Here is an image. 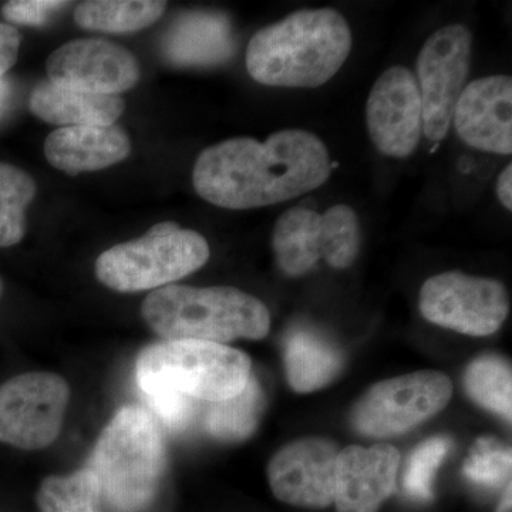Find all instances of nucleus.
Returning <instances> with one entry per match:
<instances>
[{
  "mask_svg": "<svg viewBox=\"0 0 512 512\" xmlns=\"http://www.w3.org/2000/svg\"><path fill=\"white\" fill-rule=\"evenodd\" d=\"M328 148L306 130H281L265 141L231 138L202 151L192 183L205 201L227 210L269 207L328 181Z\"/></svg>",
  "mask_w": 512,
  "mask_h": 512,
  "instance_id": "obj_1",
  "label": "nucleus"
},
{
  "mask_svg": "<svg viewBox=\"0 0 512 512\" xmlns=\"http://www.w3.org/2000/svg\"><path fill=\"white\" fill-rule=\"evenodd\" d=\"M352 50V32L338 10H298L256 32L247 49L255 82L315 89L338 74Z\"/></svg>",
  "mask_w": 512,
  "mask_h": 512,
  "instance_id": "obj_2",
  "label": "nucleus"
},
{
  "mask_svg": "<svg viewBox=\"0 0 512 512\" xmlns=\"http://www.w3.org/2000/svg\"><path fill=\"white\" fill-rule=\"evenodd\" d=\"M141 315L165 340L224 345L237 339H264L271 328L264 302L229 286H164L144 299Z\"/></svg>",
  "mask_w": 512,
  "mask_h": 512,
  "instance_id": "obj_3",
  "label": "nucleus"
},
{
  "mask_svg": "<svg viewBox=\"0 0 512 512\" xmlns=\"http://www.w3.org/2000/svg\"><path fill=\"white\" fill-rule=\"evenodd\" d=\"M165 444L146 409L126 406L101 431L89 466L100 498L116 512H140L153 503L165 471Z\"/></svg>",
  "mask_w": 512,
  "mask_h": 512,
  "instance_id": "obj_4",
  "label": "nucleus"
},
{
  "mask_svg": "<svg viewBox=\"0 0 512 512\" xmlns=\"http://www.w3.org/2000/svg\"><path fill=\"white\" fill-rule=\"evenodd\" d=\"M252 363L241 350L202 340H165L148 346L137 360L143 393L171 390L194 400L215 403L245 389Z\"/></svg>",
  "mask_w": 512,
  "mask_h": 512,
  "instance_id": "obj_5",
  "label": "nucleus"
},
{
  "mask_svg": "<svg viewBox=\"0 0 512 512\" xmlns=\"http://www.w3.org/2000/svg\"><path fill=\"white\" fill-rule=\"evenodd\" d=\"M210 259L207 239L175 222L154 225L143 237L107 249L96 275L113 291H157L198 271Z\"/></svg>",
  "mask_w": 512,
  "mask_h": 512,
  "instance_id": "obj_6",
  "label": "nucleus"
},
{
  "mask_svg": "<svg viewBox=\"0 0 512 512\" xmlns=\"http://www.w3.org/2000/svg\"><path fill=\"white\" fill-rule=\"evenodd\" d=\"M451 396V380L436 370L394 377L376 383L360 397L352 423L365 436H397L436 416Z\"/></svg>",
  "mask_w": 512,
  "mask_h": 512,
  "instance_id": "obj_7",
  "label": "nucleus"
},
{
  "mask_svg": "<svg viewBox=\"0 0 512 512\" xmlns=\"http://www.w3.org/2000/svg\"><path fill=\"white\" fill-rule=\"evenodd\" d=\"M69 384L55 373L30 372L0 386V443L43 450L55 443L69 406Z\"/></svg>",
  "mask_w": 512,
  "mask_h": 512,
  "instance_id": "obj_8",
  "label": "nucleus"
},
{
  "mask_svg": "<svg viewBox=\"0 0 512 512\" xmlns=\"http://www.w3.org/2000/svg\"><path fill=\"white\" fill-rule=\"evenodd\" d=\"M473 36L463 25L434 32L417 57V79L423 104V133L433 143L447 137L454 109L466 87Z\"/></svg>",
  "mask_w": 512,
  "mask_h": 512,
  "instance_id": "obj_9",
  "label": "nucleus"
},
{
  "mask_svg": "<svg viewBox=\"0 0 512 512\" xmlns=\"http://www.w3.org/2000/svg\"><path fill=\"white\" fill-rule=\"evenodd\" d=\"M419 306L429 322L468 336L493 335L510 312L501 282L458 271L427 279L420 289Z\"/></svg>",
  "mask_w": 512,
  "mask_h": 512,
  "instance_id": "obj_10",
  "label": "nucleus"
},
{
  "mask_svg": "<svg viewBox=\"0 0 512 512\" xmlns=\"http://www.w3.org/2000/svg\"><path fill=\"white\" fill-rule=\"evenodd\" d=\"M369 136L383 156H412L423 134V104L416 76L393 66L380 74L366 104Z\"/></svg>",
  "mask_w": 512,
  "mask_h": 512,
  "instance_id": "obj_11",
  "label": "nucleus"
},
{
  "mask_svg": "<svg viewBox=\"0 0 512 512\" xmlns=\"http://www.w3.org/2000/svg\"><path fill=\"white\" fill-rule=\"evenodd\" d=\"M49 82L66 89L117 96L136 86L140 67L127 49L103 39L60 46L46 64Z\"/></svg>",
  "mask_w": 512,
  "mask_h": 512,
  "instance_id": "obj_12",
  "label": "nucleus"
},
{
  "mask_svg": "<svg viewBox=\"0 0 512 512\" xmlns=\"http://www.w3.org/2000/svg\"><path fill=\"white\" fill-rule=\"evenodd\" d=\"M339 448L332 441L309 437L293 441L269 461L272 493L282 503L326 508L335 498Z\"/></svg>",
  "mask_w": 512,
  "mask_h": 512,
  "instance_id": "obj_13",
  "label": "nucleus"
},
{
  "mask_svg": "<svg viewBox=\"0 0 512 512\" xmlns=\"http://www.w3.org/2000/svg\"><path fill=\"white\" fill-rule=\"evenodd\" d=\"M457 136L476 150L512 153V79L507 74L466 84L454 109Z\"/></svg>",
  "mask_w": 512,
  "mask_h": 512,
  "instance_id": "obj_14",
  "label": "nucleus"
},
{
  "mask_svg": "<svg viewBox=\"0 0 512 512\" xmlns=\"http://www.w3.org/2000/svg\"><path fill=\"white\" fill-rule=\"evenodd\" d=\"M400 453L390 444L350 446L336 461L335 498L338 512H377L392 495Z\"/></svg>",
  "mask_w": 512,
  "mask_h": 512,
  "instance_id": "obj_15",
  "label": "nucleus"
},
{
  "mask_svg": "<svg viewBox=\"0 0 512 512\" xmlns=\"http://www.w3.org/2000/svg\"><path fill=\"white\" fill-rule=\"evenodd\" d=\"M130 151V138L114 124L62 127L50 133L45 143L47 161L70 175L111 167Z\"/></svg>",
  "mask_w": 512,
  "mask_h": 512,
  "instance_id": "obj_16",
  "label": "nucleus"
},
{
  "mask_svg": "<svg viewBox=\"0 0 512 512\" xmlns=\"http://www.w3.org/2000/svg\"><path fill=\"white\" fill-rule=\"evenodd\" d=\"M235 52L227 16L211 10L183 13L164 37L163 53L175 66L210 67L225 63Z\"/></svg>",
  "mask_w": 512,
  "mask_h": 512,
  "instance_id": "obj_17",
  "label": "nucleus"
},
{
  "mask_svg": "<svg viewBox=\"0 0 512 512\" xmlns=\"http://www.w3.org/2000/svg\"><path fill=\"white\" fill-rule=\"evenodd\" d=\"M30 110L56 126H111L124 111V100L109 94L79 92L52 82L37 84L30 94Z\"/></svg>",
  "mask_w": 512,
  "mask_h": 512,
  "instance_id": "obj_18",
  "label": "nucleus"
},
{
  "mask_svg": "<svg viewBox=\"0 0 512 512\" xmlns=\"http://www.w3.org/2000/svg\"><path fill=\"white\" fill-rule=\"evenodd\" d=\"M342 352L335 343L308 326H296L285 339V369L295 392L311 393L323 389L343 369Z\"/></svg>",
  "mask_w": 512,
  "mask_h": 512,
  "instance_id": "obj_19",
  "label": "nucleus"
},
{
  "mask_svg": "<svg viewBox=\"0 0 512 512\" xmlns=\"http://www.w3.org/2000/svg\"><path fill=\"white\" fill-rule=\"evenodd\" d=\"M318 211L293 207L276 221L272 245L279 268L289 276H302L322 259Z\"/></svg>",
  "mask_w": 512,
  "mask_h": 512,
  "instance_id": "obj_20",
  "label": "nucleus"
},
{
  "mask_svg": "<svg viewBox=\"0 0 512 512\" xmlns=\"http://www.w3.org/2000/svg\"><path fill=\"white\" fill-rule=\"evenodd\" d=\"M165 6L154 0H90L77 6L74 20L80 28L97 32H137L156 23Z\"/></svg>",
  "mask_w": 512,
  "mask_h": 512,
  "instance_id": "obj_21",
  "label": "nucleus"
},
{
  "mask_svg": "<svg viewBox=\"0 0 512 512\" xmlns=\"http://www.w3.org/2000/svg\"><path fill=\"white\" fill-rule=\"evenodd\" d=\"M264 392L255 376L237 396L210 403L205 413V429L215 439L239 441L254 433L264 410Z\"/></svg>",
  "mask_w": 512,
  "mask_h": 512,
  "instance_id": "obj_22",
  "label": "nucleus"
},
{
  "mask_svg": "<svg viewBox=\"0 0 512 512\" xmlns=\"http://www.w3.org/2000/svg\"><path fill=\"white\" fill-rule=\"evenodd\" d=\"M100 485L90 468L67 476H50L40 484L36 504L40 512H100Z\"/></svg>",
  "mask_w": 512,
  "mask_h": 512,
  "instance_id": "obj_23",
  "label": "nucleus"
},
{
  "mask_svg": "<svg viewBox=\"0 0 512 512\" xmlns=\"http://www.w3.org/2000/svg\"><path fill=\"white\" fill-rule=\"evenodd\" d=\"M511 377V367L504 359L485 355L468 365L464 373V386L474 402L510 421Z\"/></svg>",
  "mask_w": 512,
  "mask_h": 512,
  "instance_id": "obj_24",
  "label": "nucleus"
},
{
  "mask_svg": "<svg viewBox=\"0 0 512 512\" xmlns=\"http://www.w3.org/2000/svg\"><path fill=\"white\" fill-rule=\"evenodd\" d=\"M35 195L36 184L29 174L0 163V247H12L25 237L26 208Z\"/></svg>",
  "mask_w": 512,
  "mask_h": 512,
  "instance_id": "obj_25",
  "label": "nucleus"
},
{
  "mask_svg": "<svg viewBox=\"0 0 512 512\" xmlns=\"http://www.w3.org/2000/svg\"><path fill=\"white\" fill-rule=\"evenodd\" d=\"M360 249L359 218L349 205L330 207L320 218V251L332 268L346 269Z\"/></svg>",
  "mask_w": 512,
  "mask_h": 512,
  "instance_id": "obj_26",
  "label": "nucleus"
},
{
  "mask_svg": "<svg viewBox=\"0 0 512 512\" xmlns=\"http://www.w3.org/2000/svg\"><path fill=\"white\" fill-rule=\"evenodd\" d=\"M512 453L493 437H481L464 463V476L478 487L494 490L511 484Z\"/></svg>",
  "mask_w": 512,
  "mask_h": 512,
  "instance_id": "obj_27",
  "label": "nucleus"
},
{
  "mask_svg": "<svg viewBox=\"0 0 512 512\" xmlns=\"http://www.w3.org/2000/svg\"><path fill=\"white\" fill-rule=\"evenodd\" d=\"M450 448V439L441 436L431 437L414 448L403 477V488L410 498L427 501L433 497L434 478Z\"/></svg>",
  "mask_w": 512,
  "mask_h": 512,
  "instance_id": "obj_28",
  "label": "nucleus"
},
{
  "mask_svg": "<svg viewBox=\"0 0 512 512\" xmlns=\"http://www.w3.org/2000/svg\"><path fill=\"white\" fill-rule=\"evenodd\" d=\"M154 413L171 430H183L194 413V402L183 394L171 390H150L144 393Z\"/></svg>",
  "mask_w": 512,
  "mask_h": 512,
  "instance_id": "obj_29",
  "label": "nucleus"
},
{
  "mask_svg": "<svg viewBox=\"0 0 512 512\" xmlns=\"http://www.w3.org/2000/svg\"><path fill=\"white\" fill-rule=\"evenodd\" d=\"M69 2L60 0H12L2 8L3 18L19 25L40 26L56 10L66 8Z\"/></svg>",
  "mask_w": 512,
  "mask_h": 512,
  "instance_id": "obj_30",
  "label": "nucleus"
},
{
  "mask_svg": "<svg viewBox=\"0 0 512 512\" xmlns=\"http://www.w3.org/2000/svg\"><path fill=\"white\" fill-rule=\"evenodd\" d=\"M20 33L13 26L0 23V77L12 69L18 60Z\"/></svg>",
  "mask_w": 512,
  "mask_h": 512,
  "instance_id": "obj_31",
  "label": "nucleus"
},
{
  "mask_svg": "<svg viewBox=\"0 0 512 512\" xmlns=\"http://www.w3.org/2000/svg\"><path fill=\"white\" fill-rule=\"evenodd\" d=\"M495 191H497L498 200L505 210H512V164H508L507 167L501 171L498 175L497 185H495Z\"/></svg>",
  "mask_w": 512,
  "mask_h": 512,
  "instance_id": "obj_32",
  "label": "nucleus"
},
{
  "mask_svg": "<svg viewBox=\"0 0 512 512\" xmlns=\"http://www.w3.org/2000/svg\"><path fill=\"white\" fill-rule=\"evenodd\" d=\"M12 100V87L5 77H0V119L5 116Z\"/></svg>",
  "mask_w": 512,
  "mask_h": 512,
  "instance_id": "obj_33",
  "label": "nucleus"
},
{
  "mask_svg": "<svg viewBox=\"0 0 512 512\" xmlns=\"http://www.w3.org/2000/svg\"><path fill=\"white\" fill-rule=\"evenodd\" d=\"M511 484L505 487L503 498H501L500 504H498L497 512H511Z\"/></svg>",
  "mask_w": 512,
  "mask_h": 512,
  "instance_id": "obj_34",
  "label": "nucleus"
},
{
  "mask_svg": "<svg viewBox=\"0 0 512 512\" xmlns=\"http://www.w3.org/2000/svg\"><path fill=\"white\" fill-rule=\"evenodd\" d=\"M0 295H2V282H0Z\"/></svg>",
  "mask_w": 512,
  "mask_h": 512,
  "instance_id": "obj_35",
  "label": "nucleus"
}]
</instances>
